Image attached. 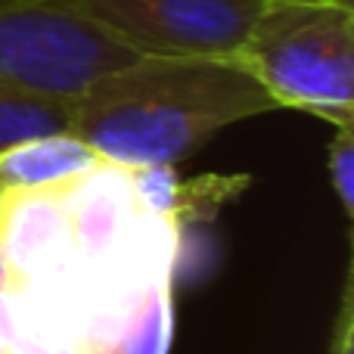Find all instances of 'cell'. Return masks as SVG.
<instances>
[{"label": "cell", "mask_w": 354, "mask_h": 354, "mask_svg": "<svg viewBox=\"0 0 354 354\" xmlns=\"http://www.w3.org/2000/svg\"><path fill=\"white\" fill-rule=\"evenodd\" d=\"M68 243L0 295L6 354H118L147 295L174 283L180 230L140 208L131 168L100 159L66 183Z\"/></svg>", "instance_id": "6da1fadb"}, {"label": "cell", "mask_w": 354, "mask_h": 354, "mask_svg": "<svg viewBox=\"0 0 354 354\" xmlns=\"http://www.w3.org/2000/svg\"><path fill=\"white\" fill-rule=\"evenodd\" d=\"M239 56H137L72 103V131L124 168L180 165L214 134L274 112Z\"/></svg>", "instance_id": "7a4b0ae2"}, {"label": "cell", "mask_w": 354, "mask_h": 354, "mask_svg": "<svg viewBox=\"0 0 354 354\" xmlns=\"http://www.w3.org/2000/svg\"><path fill=\"white\" fill-rule=\"evenodd\" d=\"M236 56L277 109L354 124L351 0H261Z\"/></svg>", "instance_id": "3957f363"}, {"label": "cell", "mask_w": 354, "mask_h": 354, "mask_svg": "<svg viewBox=\"0 0 354 354\" xmlns=\"http://www.w3.org/2000/svg\"><path fill=\"white\" fill-rule=\"evenodd\" d=\"M137 56L68 0H0V84L75 103Z\"/></svg>", "instance_id": "277c9868"}, {"label": "cell", "mask_w": 354, "mask_h": 354, "mask_svg": "<svg viewBox=\"0 0 354 354\" xmlns=\"http://www.w3.org/2000/svg\"><path fill=\"white\" fill-rule=\"evenodd\" d=\"M143 56H236L261 0H68Z\"/></svg>", "instance_id": "5b68a950"}, {"label": "cell", "mask_w": 354, "mask_h": 354, "mask_svg": "<svg viewBox=\"0 0 354 354\" xmlns=\"http://www.w3.org/2000/svg\"><path fill=\"white\" fill-rule=\"evenodd\" d=\"M249 183V177H193V180H180L174 165H143L131 168V187L140 202L143 212L171 218L177 224H189V221H205L218 212L224 202H230L239 189Z\"/></svg>", "instance_id": "8992f818"}, {"label": "cell", "mask_w": 354, "mask_h": 354, "mask_svg": "<svg viewBox=\"0 0 354 354\" xmlns=\"http://www.w3.org/2000/svg\"><path fill=\"white\" fill-rule=\"evenodd\" d=\"M100 156L72 131L25 140L0 153V189L59 187L87 174Z\"/></svg>", "instance_id": "52a82bcc"}, {"label": "cell", "mask_w": 354, "mask_h": 354, "mask_svg": "<svg viewBox=\"0 0 354 354\" xmlns=\"http://www.w3.org/2000/svg\"><path fill=\"white\" fill-rule=\"evenodd\" d=\"M72 124V103L0 84V153L16 143L62 134Z\"/></svg>", "instance_id": "ba28073f"}, {"label": "cell", "mask_w": 354, "mask_h": 354, "mask_svg": "<svg viewBox=\"0 0 354 354\" xmlns=\"http://www.w3.org/2000/svg\"><path fill=\"white\" fill-rule=\"evenodd\" d=\"M174 283H162L147 295L124 333L118 354H168L174 339Z\"/></svg>", "instance_id": "9c48e42d"}, {"label": "cell", "mask_w": 354, "mask_h": 354, "mask_svg": "<svg viewBox=\"0 0 354 354\" xmlns=\"http://www.w3.org/2000/svg\"><path fill=\"white\" fill-rule=\"evenodd\" d=\"M330 183L342 202L345 214H354V124H339L330 140Z\"/></svg>", "instance_id": "30bf717a"}, {"label": "cell", "mask_w": 354, "mask_h": 354, "mask_svg": "<svg viewBox=\"0 0 354 354\" xmlns=\"http://www.w3.org/2000/svg\"><path fill=\"white\" fill-rule=\"evenodd\" d=\"M333 354H354V314H351V286L345 289V299H342V314H339V326H336V342H333Z\"/></svg>", "instance_id": "8fae6325"}, {"label": "cell", "mask_w": 354, "mask_h": 354, "mask_svg": "<svg viewBox=\"0 0 354 354\" xmlns=\"http://www.w3.org/2000/svg\"><path fill=\"white\" fill-rule=\"evenodd\" d=\"M6 286H10V268H6L3 252H0V295L6 292Z\"/></svg>", "instance_id": "7c38bea8"}, {"label": "cell", "mask_w": 354, "mask_h": 354, "mask_svg": "<svg viewBox=\"0 0 354 354\" xmlns=\"http://www.w3.org/2000/svg\"><path fill=\"white\" fill-rule=\"evenodd\" d=\"M0 208H3V189H0Z\"/></svg>", "instance_id": "4fadbf2b"}, {"label": "cell", "mask_w": 354, "mask_h": 354, "mask_svg": "<svg viewBox=\"0 0 354 354\" xmlns=\"http://www.w3.org/2000/svg\"><path fill=\"white\" fill-rule=\"evenodd\" d=\"M0 354H6V351H3V345H0Z\"/></svg>", "instance_id": "5bb4252c"}]
</instances>
